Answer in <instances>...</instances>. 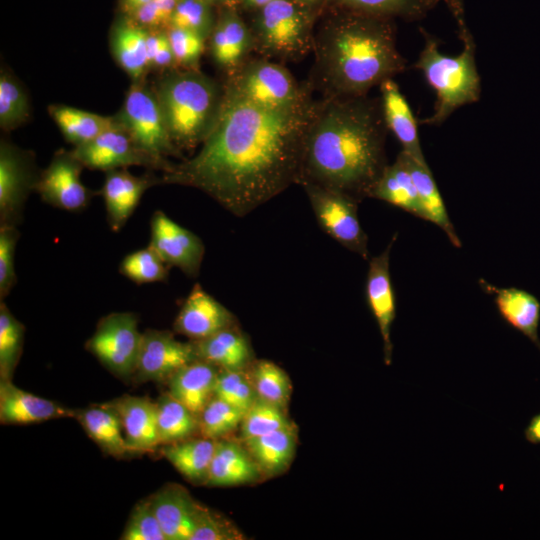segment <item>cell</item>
I'll list each match as a JSON object with an SVG mask.
<instances>
[{
  "label": "cell",
  "instance_id": "obj_1",
  "mask_svg": "<svg viewBox=\"0 0 540 540\" xmlns=\"http://www.w3.org/2000/svg\"><path fill=\"white\" fill-rule=\"evenodd\" d=\"M316 102L271 109L224 88L219 115L200 150L163 172L159 184L193 187L235 216L249 214L297 183Z\"/></svg>",
  "mask_w": 540,
  "mask_h": 540
},
{
  "label": "cell",
  "instance_id": "obj_2",
  "mask_svg": "<svg viewBox=\"0 0 540 540\" xmlns=\"http://www.w3.org/2000/svg\"><path fill=\"white\" fill-rule=\"evenodd\" d=\"M381 99L368 95L322 97L308 123L297 183L370 197L387 167Z\"/></svg>",
  "mask_w": 540,
  "mask_h": 540
},
{
  "label": "cell",
  "instance_id": "obj_3",
  "mask_svg": "<svg viewBox=\"0 0 540 540\" xmlns=\"http://www.w3.org/2000/svg\"><path fill=\"white\" fill-rule=\"evenodd\" d=\"M314 38L309 85L323 97L368 95L407 69L396 42L393 19L346 11Z\"/></svg>",
  "mask_w": 540,
  "mask_h": 540
},
{
  "label": "cell",
  "instance_id": "obj_4",
  "mask_svg": "<svg viewBox=\"0 0 540 540\" xmlns=\"http://www.w3.org/2000/svg\"><path fill=\"white\" fill-rule=\"evenodd\" d=\"M176 148L201 145L213 128L224 96L223 84L197 68L166 72L153 87Z\"/></svg>",
  "mask_w": 540,
  "mask_h": 540
},
{
  "label": "cell",
  "instance_id": "obj_5",
  "mask_svg": "<svg viewBox=\"0 0 540 540\" xmlns=\"http://www.w3.org/2000/svg\"><path fill=\"white\" fill-rule=\"evenodd\" d=\"M463 43L456 56L444 55L437 39L421 29L424 46L414 67L422 72L435 91L433 113L420 120L421 124L439 126L458 108L479 101L481 81L475 59V42L464 16L456 17Z\"/></svg>",
  "mask_w": 540,
  "mask_h": 540
},
{
  "label": "cell",
  "instance_id": "obj_6",
  "mask_svg": "<svg viewBox=\"0 0 540 540\" xmlns=\"http://www.w3.org/2000/svg\"><path fill=\"white\" fill-rule=\"evenodd\" d=\"M292 0H274L260 8L254 30V50L265 58L295 61L313 51L311 17Z\"/></svg>",
  "mask_w": 540,
  "mask_h": 540
},
{
  "label": "cell",
  "instance_id": "obj_7",
  "mask_svg": "<svg viewBox=\"0 0 540 540\" xmlns=\"http://www.w3.org/2000/svg\"><path fill=\"white\" fill-rule=\"evenodd\" d=\"M232 93L262 107L288 109L312 98L309 83L300 85L281 63L266 58L245 60L223 84Z\"/></svg>",
  "mask_w": 540,
  "mask_h": 540
},
{
  "label": "cell",
  "instance_id": "obj_8",
  "mask_svg": "<svg viewBox=\"0 0 540 540\" xmlns=\"http://www.w3.org/2000/svg\"><path fill=\"white\" fill-rule=\"evenodd\" d=\"M116 117L150 156L167 162L168 156L179 153L170 138L155 91L144 79L132 82Z\"/></svg>",
  "mask_w": 540,
  "mask_h": 540
},
{
  "label": "cell",
  "instance_id": "obj_9",
  "mask_svg": "<svg viewBox=\"0 0 540 540\" xmlns=\"http://www.w3.org/2000/svg\"><path fill=\"white\" fill-rule=\"evenodd\" d=\"M142 333L132 312H113L101 318L86 349L110 372L121 378L133 377Z\"/></svg>",
  "mask_w": 540,
  "mask_h": 540
},
{
  "label": "cell",
  "instance_id": "obj_10",
  "mask_svg": "<svg viewBox=\"0 0 540 540\" xmlns=\"http://www.w3.org/2000/svg\"><path fill=\"white\" fill-rule=\"evenodd\" d=\"M319 226L343 247L368 259V236L358 217V201L318 185L302 184Z\"/></svg>",
  "mask_w": 540,
  "mask_h": 540
},
{
  "label": "cell",
  "instance_id": "obj_11",
  "mask_svg": "<svg viewBox=\"0 0 540 540\" xmlns=\"http://www.w3.org/2000/svg\"><path fill=\"white\" fill-rule=\"evenodd\" d=\"M40 173L31 151L1 139L0 226H17L29 194L36 190Z\"/></svg>",
  "mask_w": 540,
  "mask_h": 540
},
{
  "label": "cell",
  "instance_id": "obj_12",
  "mask_svg": "<svg viewBox=\"0 0 540 540\" xmlns=\"http://www.w3.org/2000/svg\"><path fill=\"white\" fill-rule=\"evenodd\" d=\"M72 152L84 167L105 172L129 166H143L166 172L173 165L144 152L120 122L95 139L75 146Z\"/></svg>",
  "mask_w": 540,
  "mask_h": 540
},
{
  "label": "cell",
  "instance_id": "obj_13",
  "mask_svg": "<svg viewBox=\"0 0 540 540\" xmlns=\"http://www.w3.org/2000/svg\"><path fill=\"white\" fill-rule=\"evenodd\" d=\"M199 359L194 342H181L169 331L147 329L133 378L138 383L167 382L180 368Z\"/></svg>",
  "mask_w": 540,
  "mask_h": 540
},
{
  "label": "cell",
  "instance_id": "obj_14",
  "mask_svg": "<svg viewBox=\"0 0 540 540\" xmlns=\"http://www.w3.org/2000/svg\"><path fill=\"white\" fill-rule=\"evenodd\" d=\"M83 168L72 150L60 149L41 171L35 191L53 207L66 211L82 210L93 197V192L81 182Z\"/></svg>",
  "mask_w": 540,
  "mask_h": 540
},
{
  "label": "cell",
  "instance_id": "obj_15",
  "mask_svg": "<svg viewBox=\"0 0 540 540\" xmlns=\"http://www.w3.org/2000/svg\"><path fill=\"white\" fill-rule=\"evenodd\" d=\"M150 229L149 245L162 260L169 267H177L187 276L196 277L205 253L201 239L159 210L151 218Z\"/></svg>",
  "mask_w": 540,
  "mask_h": 540
},
{
  "label": "cell",
  "instance_id": "obj_16",
  "mask_svg": "<svg viewBox=\"0 0 540 540\" xmlns=\"http://www.w3.org/2000/svg\"><path fill=\"white\" fill-rule=\"evenodd\" d=\"M396 237L397 234L382 253L370 259L365 285L366 300L383 340L386 365L392 362L391 326L396 315L395 293L390 275V251Z\"/></svg>",
  "mask_w": 540,
  "mask_h": 540
},
{
  "label": "cell",
  "instance_id": "obj_17",
  "mask_svg": "<svg viewBox=\"0 0 540 540\" xmlns=\"http://www.w3.org/2000/svg\"><path fill=\"white\" fill-rule=\"evenodd\" d=\"M167 540H191L205 506L178 484H168L149 497Z\"/></svg>",
  "mask_w": 540,
  "mask_h": 540
},
{
  "label": "cell",
  "instance_id": "obj_18",
  "mask_svg": "<svg viewBox=\"0 0 540 540\" xmlns=\"http://www.w3.org/2000/svg\"><path fill=\"white\" fill-rule=\"evenodd\" d=\"M234 315L196 283L174 321V330L192 340L207 338L234 326Z\"/></svg>",
  "mask_w": 540,
  "mask_h": 540
},
{
  "label": "cell",
  "instance_id": "obj_19",
  "mask_svg": "<svg viewBox=\"0 0 540 540\" xmlns=\"http://www.w3.org/2000/svg\"><path fill=\"white\" fill-rule=\"evenodd\" d=\"M155 184H159V178L151 174L135 176L126 168L106 171L100 194L105 203L107 222L112 231L121 230L133 214L144 192Z\"/></svg>",
  "mask_w": 540,
  "mask_h": 540
},
{
  "label": "cell",
  "instance_id": "obj_20",
  "mask_svg": "<svg viewBox=\"0 0 540 540\" xmlns=\"http://www.w3.org/2000/svg\"><path fill=\"white\" fill-rule=\"evenodd\" d=\"M107 403L121 418L130 453L150 452L160 446L156 401L147 396L123 395Z\"/></svg>",
  "mask_w": 540,
  "mask_h": 540
},
{
  "label": "cell",
  "instance_id": "obj_21",
  "mask_svg": "<svg viewBox=\"0 0 540 540\" xmlns=\"http://www.w3.org/2000/svg\"><path fill=\"white\" fill-rule=\"evenodd\" d=\"M75 410L36 396L15 386L12 380H0V422L27 425L62 417H74Z\"/></svg>",
  "mask_w": 540,
  "mask_h": 540
},
{
  "label": "cell",
  "instance_id": "obj_22",
  "mask_svg": "<svg viewBox=\"0 0 540 540\" xmlns=\"http://www.w3.org/2000/svg\"><path fill=\"white\" fill-rule=\"evenodd\" d=\"M209 39L214 62L228 73L237 69L254 49L251 30L232 11L224 12L215 22Z\"/></svg>",
  "mask_w": 540,
  "mask_h": 540
},
{
  "label": "cell",
  "instance_id": "obj_23",
  "mask_svg": "<svg viewBox=\"0 0 540 540\" xmlns=\"http://www.w3.org/2000/svg\"><path fill=\"white\" fill-rule=\"evenodd\" d=\"M381 105L385 123L402 146V151L420 164L426 165L418 135V124L411 108L393 78L380 85Z\"/></svg>",
  "mask_w": 540,
  "mask_h": 540
},
{
  "label": "cell",
  "instance_id": "obj_24",
  "mask_svg": "<svg viewBox=\"0 0 540 540\" xmlns=\"http://www.w3.org/2000/svg\"><path fill=\"white\" fill-rule=\"evenodd\" d=\"M262 472L245 445L219 439L211 462L206 486L229 487L253 483Z\"/></svg>",
  "mask_w": 540,
  "mask_h": 540
},
{
  "label": "cell",
  "instance_id": "obj_25",
  "mask_svg": "<svg viewBox=\"0 0 540 540\" xmlns=\"http://www.w3.org/2000/svg\"><path fill=\"white\" fill-rule=\"evenodd\" d=\"M219 368L197 359L175 372L168 380V392L199 416L214 397Z\"/></svg>",
  "mask_w": 540,
  "mask_h": 540
},
{
  "label": "cell",
  "instance_id": "obj_26",
  "mask_svg": "<svg viewBox=\"0 0 540 540\" xmlns=\"http://www.w3.org/2000/svg\"><path fill=\"white\" fill-rule=\"evenodd\" d=\"M148 29L127 16L111 29L110 48L117 64L132 81L143 80L150 69L147 54Z\"/></svg>",
  "mask_w": 540,
  "mask_h": 540
},
{
  "label": "cell",
  "instance_id": "obj_27",
  "mask_svg": "<svg viewBox=\"0 0 540 540\" xmlns=\"http://www.w3.org/2000/svg\"><path fill=\"white\" fill-rule=\"evenodd\" d=\"M483 288L495 294V304L501 317L526 336L540 351L538 326L540 301L532 293L516 287L497 288L489 283Z\"/></svg>",
  "mask_w": 540,
  "mask_h": 540
},
{
  "label": "cell",
  "instance_id": "obj_28",
  "mask_svg": "<svg viewBox=\"0 0 540 540\" xmlns=\"http://www.w3.org/2000/svg\"><path fill=\"white\" fill-rule=\"evenodd\" d=\"M78 420L86 434L106 454L119 458L130 453L118 412L107 402L85 409L75 410Z\"/></svg>",
  "mask_w": 540,
  "mask_h": 540
},
{
  "label": "cell",
  "instance_id": "obj_29",
  "mask_svg": "<svg viewBox=\"0 0 540 540\" xmlns=\"http://www.w3.org/2000/svg\"><path fill=\"white\" fill-rule=\"evenodd\" d=\"M193 342L198 358L219 369L245 370L252 360V349L247 338L234 326Z\"/></svg>",
  "mask_w": 540,
  "mask_h": 540
},
{
  "label": "cell",
  "instance_id": "obj_30",
  "mask_svg": "<svg viewBox=\"0 0 540 540\" xmlns=\"http://www.w3.org/2000/svg\"><path fill=\"white\" fill-rule=\"evenodd\" d=\"M216 441L204 436L162 445V455L194 485H206Z\"/></svg>",
  "mask_w": 540,
  "mask_h": 540
},
{
  "label": "cell",
  "instance_id": "obj_31",
  "mask_svg": "<svg viewBox=\"0 0 540 540\" xmlns=\"http://www.w3.org/2000/svg\"><path fill=\"white\" fill-rule=\"evenodd\" d=\"M370 197L385 201L421 218L418 195L405 152L401 150L396 160L387 165Z\"/></svg>",
  "mask_w": 540,
  "mask_h": 540
},
{
  "label": "cell",
  "instance_id": "obj_32",
  "mask_svg": "<svg viewBox=\"0 0 540 540\" xmlns=\"http://www.w3.org/2000/svg\"><path fill=\"white\" fill-rule=\"evenodd\" d=\"M297 442L294 425L244 441L262 474L273 476L291 463Z\"/></svg>",
  "mask_w": 540,
  "mask_h": 540
},
{
  "label": "cell",
  "instance_id": "obj_33",
  "mask_svg": "<svg viewBox=\"0 0 540 540\" xmlns=\"http://www.w3.org/2000/svg\"><path fill=\"white\" fill-rule=\"evenodd\" d=\"M48 112L66 141L74 147L95 139L119 124L116 115H99L63 104L49 105Z\"/></svg>",
  "mask_w": 540,
  "mask_h": 540
},
{
  "label": "cell",
  "instance_id": "obj_34",
  "mask_svg": "<svg viewBox=\"0 0 540 540\" xmlns=\"http://www.w3.org/2000/svg\"><path fill=\"white\" fill-rule=\"evenodd\" d=\"M407 159L418 195L421 218L440 227L453 246L461 247L460 239L451 223L444 201L428 164H420L408 155Z\"/></svg>",
  "mask_w": 540,
  "mask_h": 540
},
{
  "label": "cell",
  "instance_id": "obj_35",
  "mask_svg": "<svg viewBox=\"0 0 540 540\" xmlns=\"http://www.w3.org/2000/svg\"><path fill=\"white\" fill-rule=\"evenodd\" d=\"M160 446L180 442L200 433L199 418L168 391L156 400Z\"/></svg>",
  "mask_w": 540,
  "mask_h": 540
},
{
  "label": "cell",
  "instance_id": "obj_36",
  "mask_svg": "<svg viewBox=\"0 0 540 540\" xmlns=\"http://www.w3.org/2000/svg\"><path fill=\"white\" fill-rule=\"evenodd\" d=\"M343 10L407 21L423 19L441 0H334Z\"/></svg>",
  "mask_w": 540,
  "mask_h": 540
},
{
  "label": "cell",
  "instance_id": "obj_37",
  "mask_svg": "<svg viewBox=\"0 0 540 540\" xmlns=\"http://www.w3.org/2000/svg\"><path fill=\"white\" fill-rule=\"evenodd\" d=\"M31 116L29 96L20 81L6 68L0 72V126L12 131Z\"/></svg>",
  "mask_w": 540,
  "mask_h": 540
},
{
  "label": "cell",
  "instance_id": "obj_38",
  "mask_svg": "<svg viewBox=\"0 0 540 540\" xmlns=\"http://www.w3.org/2000/svg\"><path fill=\"white\" fill-rule=\"evenodd\" d=\"M24 325L0 302V380H12L22 352Z\"/></svg>",
  "mask_w": 540,
  "mask_h": 540
},
{
  "label": "cell",
  "instance_id": "obj_39",
  "mask_svg": "<svg viewBox=\"0 0 540 540\" xmlns=\"http://www.w3.org/2000/svg\"><path fill=\"white\" fill-rule=\"evenodd\" d=\"M250 376L259 398L285 410L290 399L291 382L284 370L271 361L260 360Z\"/></svg>",
  "mask_w": 540,
  "mask_h": 540
},
{
  "label": "cell",
  "instance_id": "obj_40",
  "mask_svg": "<svg viewBox=\"0 0 540 540\" xmlns=\"http://www.w3.org/2000/svg\"><path fill=\"white\" fill-rule=\"evenodd\" d=\"M285 410L259 397L246 410L240 424L241 440H246L291 426Z\"/></svg>",
  "mask_w": 540,
  "mask_h": 540
},
{
  "label": "cell",
  "instance_id": "obj_41",
  "mask_svg": "<svg viewBox=\"0 0 540 540\" xmlns=\"http://www.w3.org/2000/svg\"><path fill=\"white\" fill-rule=\"evenodd\" d=\"M244 412L214 396L199 414L200 435L219 440L240 426Z\"/></svg>",
  "mask_w": 540,
  "mask_h": 540
},
{
  "label": "cell",
  "instance_id": "obj_42",
  "mask_svg": "<svg viewBox=\"0 0 540 540\" xmlns=\"http://www.w3.org/2000/svg\"><path fill=\"white\" fill-rule=\"evenodd\" d=\"M168 265L150 246L126 255L119 272L137 284L163 282L168 277Z\"/></svg>",
  "mask_w": 540,
  "mask_h": 540
},
{
  "label": "cell",
  "instance_id": "obj_43",
  "mask_svg": "<svg viewBox=\"0 0 540 540\" xmlns=\"http://www.w3.org/2000/svg\"><path fill=\"white\" fill-rule=\"evenodd\" d=\"M214 396L242 410L244 413L258 397L251 376L245 370L220 369Z\"/></svg>",
  "mask_w": 540,
  "mask_h": 540
},
{
  "label": "cell",
  "instance_id": "obj_44",
  "mask_svg": "<svg viewBox=\"0 0 540 540\" xmlns=\"http://www.w3.org/2000/svg\"><path fill=\"white\" fill-rule=\"evenodd\" d=\"M214 25L209 2L205 0H180L167 27L193 31L208 39Z\"/></svg>",
  "mask_w": 540,
  "mask_h": 540
},
{
  "label": "cell",
  "instance_id": "obj_45",
  "mask_svg": "<svg viewBox=\"0 0 540 540\" xmlns=\"http://www.w3.org/2000/svg\"><path fill=\"white\" fill-rule=\"evenodd\" d=\"M120 539L167 540L149 498L135 505Z\"/></svg>",
  "mask_w": 540,
  "mask_h": 540
},
{
  "label": "cell",
  "instance_id": "obj_46",
  "mask_svg": "<svg viewBox=\"0 0 540 540\" xmlns=\"http://www.w3.org/2000/svg\"><path fill=\"white\" fill-rule=\"evenodd\" d=\"M177 62V66L196 68L205 46L201 35L177 27L165 28Z\"/></svg>",
  "mask_w": 540,
  "mask_h": 540
},
{
  "label": "cell",
  "instance_id": "obj_47",
  "mask_svg": "<svg viewBox=\"0 0 540 540\" xmlns=\"http://www.w3.org/2000/svg\"><path fill=\"white\" fill-rule=\"evenodd\" d=\"M20 233L17 226H0V298L3 300L17 282L15 249Z\"/></svg>",
  "mask_w": 540,
  "mask_h": 540
},
{
  "label": "cell",
  "instance_id": "obj_48",
  "mask_svg": "<svg viewBox=\"0 0 540 540\" xmlns=\"http://www.w3.org/2000/svg\"><path fill=\"white\" fill-rule=\"evenodd\" d=\"M243 534L228 519L204 508L191 540H239Z\"/></svg>",
  "mask_w": 540,
  "mask_h": 540
},
{
  "label": "cell",
  "instance_id": "obj_49",
  "mask_svg": "<svg viewBox=\"0 0 540 540\" xmlns=\"http://www.w3.org/2000/svg\"><path fill=\"white\" fill-rule=\"evenodd\" d=\"M179 1L151 0L128 16L147 29H165Z\"/></svg>",
  "mask_w": 540,
  "mask_h": 540
},
{
  "label": "cell",
  "instance_id": "obj_50",
  "mask_svg": "<svg viewBox=\"0 0 540 540\" xmlns=\"http://www.w3.org/2000/svg\"><path fill=\"white\" fill-rule=\"evenodd\" d=\"M526 438L532 443H540V414L531 420L526 430Z\"/></svg>",
  "mask_w": 540,
  "mask_h": 540
},
{
  "label": "cell",
  "instance_id": "obj_51",
  "mask_svg": "<svg viewBox=\"0 0 540 540\" xmlns=\"http://www.w3.org/2000/svg\"><path fill=\"white\" fill-rule=\"evenodd\" d=\"M151 0H121V6L127 15H130L135 10L145 5Z\"/></svg>",
  "mask_w": 540,
  "mask_h": 540
},
{
  "label": "cell",
  "instance_id": "obj_52",
  "mask_svg": "<svg viewBox=\"0 0 540 540\" xmlns=\"http://www.w3.org/2000/svg\"><path fill=\"white\" fill-rule=\"evenodd\" d=\"M243 1L249 7L260 9L274 0H243Z\"/></svg>",
  "mask_w": 540,
  "mask_h": 540
},
{
  "label": "cell",
  "instance_id": "obj_53",
  "mask_svg": "<svg viewBox=\"0 0 540 540\" xmlns=\"http://www.w3.org/2000/svg\"><path fill=\"white\" fill-rule=\"evenodd\" d=\"M292 1L299 5L308 7V6L316 4L319 0H292Z\"/></svg>",
  "mask_w": 540,
  "mask_h": 540
},
{
  "label": "cell",
  "instance_id": "obj_54",
  "mask_svg": "<svg viewBox=\"0 0 540 540\" xmlns=\"http://www.w3.org/2000/svg\"><path fill=\"white\" fill-rule=\"evenodd\" d=\"M205 1H207L209 3H212V2H215V1H223V0H205Z\"/></svg>",
  "mask_w": 540,
  "mask_h": 540
},
{
  "label": "cell",
  "instance_id": "obj_55",
  "mask_svg": "<svg viewBox=\"0 0 540 540\" xmlns=\"http://www.w3.org/2000/svg\"><path fill=\"white\" fill-rule=\"evenodd\" d=\"M457 3L463 4V0H455Z\"/></svg>",
  "mask_w": 540,
  "mask_h": 540
}]
</instances>
